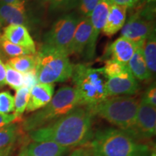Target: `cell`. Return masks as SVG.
Segmentation results:
<instances>
[{"instance_id":"obj_33","label":"cell","mask_w":156,"mask_h":156,"mask_svg":"<svg viewBox=\"0 0 156 156\" xmlns=\"http://www.w3.org/2000/svg\"><path fill=\"white\" fill-rule=\"evenodd\" d=\"M17 120V117L14 114H0V128Z\"/></svg>"},{"instance_id":"obj_6","label":"cell","mask_w":156,"mask_h":156,"mask_svg":"<svg viewBox=\"0 0 156 156\" xmlns=\"http://www.w3.org/2000/svg\"><path fill=\"white\" fill-rule=\"evenodd\" d=\"M36 57L38 83L53 84L72 77L74 65L64 52L43 45Z\"/></svg>"},{"instance_id":"obj_39","label":"cell","mask_w":156,"mask_h":156,"mask_svg":"<svg viewBox=\"0 0 156 156\" xmlns=\"http://www.w3.org/2000/svg\"><path fill=\"white\" fill-rule=\"evenodd\" d=\"M18 156H25V155H24V153H23V152L21 151V153H20V155H19Z\"/></svg>"},{"instance_id":"obj_18","label":"cell","mask_w":156,"mask_h":156,"mask_svg":"<svg viewBox=\"0 0 156 156\" xmlns=\"http://www.w3.org/2000/svg\"><path fill=\"white\" fill-rule=\"evenodd\" d=\"M127 8L124 6L112 4L111 6L106 22L103 28V34L112 37L120 30L126 22Z\"/></svg>"},{"instance_id":"obj_28","label":"cell","mask_w":156,"mask_h":156,"mask_svg":"<svg viewBox=\"0 0 156 156\" xmlns=\"http://www.w3.org/2000/svg\"><path fill=\"white\" fill-rule=\"evenodd\" d=\"M50 9L53 11L64 12L72 9L79 5L80 0H49Z\"/></svg>"},{"instance_id":"obj_29","label":"cell","mask_w":156,"mask_h":156,"mask_svg":"<svg viewBox=\"0 0 156 156\" xmlns=\"http://www.w3.org/2000/svg\"><path fill=\"white\" fill-rule=\"evenodd\" d=\"M100 0H80L79 12L82 17H90Z\"/></svg>"},{"instance_id":"obj_23","label":"cell","mask_w":156,"mask_h":156,"mask_svg":"<svg viewBox=\"0 0 156 156\" xmlns=\"http://www.w3.org/2000/svg\"><path fill=\"white\" fill-rule=\"evenodd\" d=\"M30 90L25 87H22L16 90L14 98V114L17 117V120L21 118L23 113L26 110L28 106Z\"/></svg>"},{"instance_id":"obj_35","label":"cell","mask_w":156,"mask_h":156,"mask_svg":"<svg viewBox=\"0 0 156 156\" xmlns=\"http://www.w3.org/2000/svg\"><path fill=\"white\" fill-rule=\"evenodd\" d=\"M0 3L7 4V5H16L25 3L24 0H0Z\"/></svg>"},{"instance_id":"obj_8","label":"cell","mask_w":156,"mask_h":156,"mask_svg":"<svg viewBox=\"0 0 156 156\" xmlns=\"http://www.w3.org/2000/svg\"><path fill=\"white\" fill-rule=\"evenodd\" d=\"M78 19L79 17L75 14L59 17L44 36L43 45L55 48L69 56Z\"/></svg>"},{"instance_id":"obj_11","label":"cell","mask_w":156,"mask_h":156,"mask_svg":"<svg viewBox=\"0 0 156 156\" xmlns=\"http://www.w3.org/2000/svg\"><path fill=\"white\" fill-rule=\"evenodd\" d=\"M106 87L108 96L114 97L135 94L139 88V85L128 69L122 75L108 78Z\"/></svg>"},{"instance_id":"obj_4","label":"cell","mask_w":156,"mask_h":156,"mask_svg":"<svg viewBox=\"0 0 156 156\" xmlns=\"http://www.w3.org/2000/svg\"><path fill=\"white\" fill-rule=\"evenodd\" d=\"M140 100L130 95L108 97L90 108L98 115L131 135L135 124Z\"/></svg>"},{"instance_id":"obj_15","label":"cell","mask_w":156,"mask_h":156,"mask_svg":"<svg viewBox=\"0 0 156 156\" xmlns=\"http://www.w3.org/2000/svg\"><path fill=\"white\" fill-rule=\"evenodd\" d=\"M91 35V21L90 17H79L74 34L70 54L80 55L85 53Z\"/></svg>"},{"instance_id":"obj_38","label":"cell","mask_w":156,"mask_h":156,"mask_svg":"<svg viewBox=\"0 0 156 156\" xmlns=\"http://www.w3.org/2000/svg\"><path fill=\"white\" fill-rule=\"evenodd\" d=\"M151 156H156V154H155V151H154V152H152L151 154Z\"/></svg>"},{"instance_id":"obj_24","label":"cell","mask_w":156,"mask_h":156,"mask_svg":"<svg viewBox=\"0 0 156 156\" xmlns=\"http://www.w3.org/2000/svg\"><path fill=\"white\" fill-rule=\"evenodd\" d=\"M6 67V85H8L11 88L17 90L24 86L23 74L17 71L8 64H5Z\"/></svg>"},{"instance_id":"obj_12","label":"cell","mask_w":156,"mask_h":156,"mask_svg":"<svg viewBox=\"0 0 156 156\" xmlns=\"http://www.w3.org/2000/svg\"><path fill=\"white\" fill-rule=\"evenodd\" d=\"M0 38L12 44L26 48L32 53H36V44L31 37L28 28L24 25H9L3 30V35Z\"/></svg>"},{"instance_id":"obj_40","label":"cell","mask_w":156,"mask_h":156,"mask_svg":"<svg viewBox=\"0 0 156 156\" xmlns=\"http://www.w3.org/2000/svg\"><path fill=\"white\" fill-rule=\"evenodd\" d=\"M0 25H1V26H2V25H1V23H0Z\"/></svg>"},{"instance_id":"obj_13","label":"cell","mask_w":156,"mask_h":156,"mask_svg":"<svg viewBox=\"0 0 156 156\" xmlns=\"http://www.w3.org/2000/svg\"><path fill=\"white\" fill-rule=\"evenodd\" d=\"M138 45L129 39L121 36L114 41L107 49V56L116 60L124 65H127Z\"/></svg>"},{"instance_id":"obj_26","label":"cell","mask_w":156,"mask_h":156,"mask_svg":"<svg viewBox=\"0 0 156 156\" xmlns=\"http://www.w3.org/2000/svg\"><path fill=\"white\" fill-rule=\"evenodd\" d=\"M0 46L2 48L3 51L10 57H16V56H20L23 55H28V54H33L30 51L26 48L20 46L18 45L14 44L12 43L5 40V39L0 38Z\"/></svg>"},{"instance_id":"obj_9","label":"cell","mask_w":156,"mask_h":156,"mask_svg":"<svg viewBox=\"0 0 156 156\" xmlns=\"http://www.w3.org/2000/svg\"><path fill=\"white\" fill-rule=\"evenodd\" d=\"M156 132V108L142 98L140 101L135 124L131 135L140 140L153 137Z\"/></svg>"},{"instance_id":"obj_25","label":"cell","mask_w":156,"mask_h":156,"mask_svg":"<svg viewBox=\"0 0 156 156\" xmlns=\"http://www.w3.org/2000/svg\"><path fill=\"white\" fill-rule=\"evenodd\" d=\"M127 65H124L116 60L108 58L105 62V66L103 67L104 74L108 78L119 76L128 70Z\"/></svg>"},{"instance_id":"obj_3","label":"cell","mask_w":156,"mask_h":156,"mask_svg":"<svg viewBox=\"0 0 156 156\" xmlns=\"http://www.w3.org/2000/svg\"><path fill=\"white\" fill-rule=\"evenodd\" d=\"M72 77L80 106L92 108L108 98L106 87L108 77L103 67L93 68L87 64H77L74 66Z\"/></svg>"},{"instance_id":"obj_19","label":"cell","mask_w":156,"mask_h":156,"mask_svg":"<svg viewBox=\"0 0 156 156\" xmlns=\"http://www.w3.org/2000/svg\"><path fill=\"white\" fill-rule=\"evenodd\" d=\"M142 45H138L135 52L127 64V67L132 75L140 81L147 80L152 77V74L148 69L144 58Z\"/></svg>"},{"instance_id":"obj_1","label":"cell","mask_w":156,"mask_h":156,"mask_svg":"<svg viewBox=\"0 0 156 156\" xmlns=\"http://www.w3.org/2000/svg\"><path fill=\"white\" fill-rule=\"evenodd\" d=\"M93 112L85 106H78L47 125L28 132L34 142H52L70 148L84 145L93 137Z\"/></svg>"},{"instance_id":"obj_17","label":"cell","mask_w":156,"mask_h":156,"mask_svg":"<svg viewBox=\"0 0 156 156\" xmlns=\"http://www.w3.org/2000/svg\"><path fill=\"white\" fill-rule=\"evenodd\" d=\"M69 148L52 142H34L23 150L25 156H63Z\"/></svg>"},{"instance_id":"obj_22","label":"cell","mask_w":156,"mask_h":156,"mask_svg":"<svg viewBox=\"0 0 156 156\" xmlns=\"http://www.w3.org/2000/svg\"><path fill=\"white\" fill-rule=\"evenodd\" d=\"M7 64L22 74L26 73L36 68V54L11 58L7 61Z\"/></svg>"},{"instance_id":"obj_27","label":"cell","mask_w":156,"mask_h":156,"mask_svg":"<svg viewBox=\"0 0 156 156\" xmlns=\"http://www.w3.org/2000/svg\"><path fill=\"white\" fill-rule=\"evenodd\" d=\"M14 112V97L8 91L0 93V114Z\"/></svg>"},{"instance_id":"obj_21","label":"cell","mask_w":156,"mask_h":156,"mask_svg":"<svg viewBox=\"0 0 156 156\" xmlns=\"http://www.w3.org/2000/svg\"><path fill=\"white\" fill-rule=\"evenodd\" d=\"M144 58L151 73L156 72V36L155 30L150 34L142 45Z\"/></svg>"},{"instance_id":"obj_5","label":"cell","mask_w":156,"mask_h":156,"mask_svg":"<svg viewBox=\"0 0 156 156\" xmlns=\"http://www.w3.org/2000/svg\"><path fill=\"white\" fill-rule=\"evenodd\" d=\"M78 106H80L79 98L75 87H62L58 90L46 106L25 119L23 124V129L28 132L43 127L61 118Z\"/></svg>"},{"instance_id":"obj_42","label":"cell","mask_w":156,"mask_h":156,"mask_svg":"<svg viewBox=\"0 0 156 156\" xmlns=\"http://www.w3.org/2000/svg\"><path fill=\"white\" fill-rule=\"evenodd\" d=\"M46 1H48V0H46Z\"/></svg>"},{"instance_id":"obj_7","label":"cell","mask_w":156,"mask_h":156,"mask_svg":"<svg viewBox=\"0 0 156 156\" xmlns=\"http://www.w3.org/2000/svg\"><path fill=\"white\" fill-rule=\"evenodd\" d=\"M155 3L136 8L135 13L129 17L121 29V35L137 45H142L151 33L155 30Z\"/></svg>"},{"instance_id":"obj_34","label":"cell","mask_w":156,"mask_h":156,"mask_svg":"<svg viewBox=\"0 0 156 156\" xmlns=\"http://www.w3.org/2000/svg\"><path fill=\"white\" fill-rule=\"evenodd\" d=\"M6 67L5 64L0 59V88L6 85Z\"/></svg>"},{"instance_id":"obj_36","label":"cell","mask_w":156,"mask_h":156,"mask_svg":"<svg viewBox=\"0 0 156 156\" xmlns=\"http://www.w3.org/2000/svg\"><path fill=\"white\" fill-rule=\"evenodd\" d=\"M88 154H87V152L86 151H85L84 149H78L77 151H74L71 155L69 156H87Z\"/></svg>"},{"instance_id":"obj_41","label":"cell","mask_w":156,"mask_h":156,"mask_svg":"<svg viewBox=\"0 0 156 156\" xmlns=\"http://www.w3.org/2000/svg\"><path fill=\"white\" fill-rule=\"evenodd\" d=\"M0 28H1V25H0Z\"/></svg>"},{"instance_id":"obj_31","label":"cell","mask_w":156,"mask_h":156,"mask_svg":"<svg viewBox=\"0 0 156 156\" xmlns=\"http://www.w3.org/2000/svg\"><path fill=\"white\" fill-rule=\"evenodd\" d=\"M142 98L152 106H156V88L155 84L148 87Z\"/></svg>"},{"instance_id":"obj_10","label":"cell","mask_w":156,"mask_h":156,"mask_svg":"<svg viewBox=\"0 0 156 156\" xmlns=\"http://www.w3.org/2000/svg\"><path fill=\"white\" fill-rule=\"evenodd\" d=\"M112 5L110 0H100L90 17L91 21V35L85 51V56L88 59L94 57L98 38L106 22Z\"/></svg>"},{"instance_id":"obj_16","label":"cell","mask_w":156,"mask_h":156,"mask_svg":"<svg viewBox=\"0 0 156 156\" xmlns=\"http://www.w3.org/2000/svg\"><path fill=\"white\" fill-rule=\"evenodd\" d=\"M0 23L1 25H20L25 26L28 20L25 12V4L12 5L0 3Z\"/></svg>"},{"instance_id":"obj_37","label":"cell","mask_w":156,"mask_h":156,"mask_svg":"<svg viewBox=\"0 0 156 156\" xmlns=\"http://www.w3.org/2000/svg\"><path fill=\"white\" fill-rule=\"evenodd\" d=\"M153 3H155V0H138V5H136L134 8L143 7L144 5H147V4H153Z\"/></svg>"},{"instance_id":"obj_20","label":"cell","mask_w":156,"mask_h":156,"mask_svg":"<svg viewBox=\"0 0 156 156\" xmlns=\"http://www.w3.org/2000/svg\"><path fill=\"white\" fill-rule=\"evenodd\" d=\"M19 134V126L15 123H11L0 128V156L10 155Z\"/></svg>"},{"instance_id":"obj_30","label":"cell","mask_w":156,"mask_h":156,"mask_svg":"<svg viewBox=\"0 0 156 156\" xmlns=\"http://www.w3.org/2000/svg\"><path fill=\"white\" fill-rule=\"evenodd\" d=\"M23 78H24V86L23 87H27L29 90H30L33 87H34L38 83L36 72L35 69L23 74Z\"/></svg>"},{"instance_id":"obj_2","label":"cell","mask_w":156,"mask_h":156,"mask_svg":"<svg viewBox=\"0 0 156 156\" xmlns=\"http://www.w3.org/2000/svg\"><path fill=\"white\" fill-rule=\"evenodd\" d=\"M93 156H150L147 144L119 129L106 128L93 135L90 145Z\"/></svg>"},{"instance_id":"obj_14","label":"cell","mask_w":156,"mask_h":156,"mask_svg":"<svg viewBox=\"0 0 156 156\" xmlns=\"http://www.w3.org/2000/svg\"><path fill=\"white\" fill-rule=\"evenodd\" d=\"M54 93L53 84L38 83L30 90V96L26 111L33 112L46 106L51 98Z\"/></svg>"},{"instance_id":"obj_32","label":"cell","mask_w":156,"mask_h":156,"mask_svg":"<svg viewBox=\"0 0 156 156\" xmlns=\"http://www.w3.org/2000/svg\"><path fill=\"white\" fill-rule=\"evenodd\" d=\"M112 4L124 6L126 8H134L138 5V0H110Z\"/></svg>"}]
</instances>
